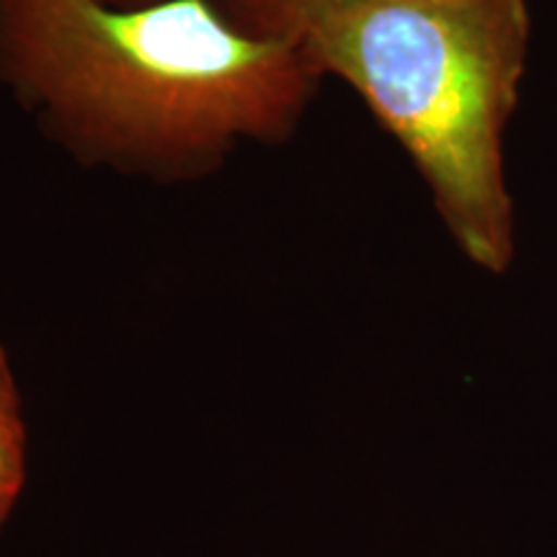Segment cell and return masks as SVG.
Masks as SVG:
<instances>
[{"mask_svg":"<svg viewBox=\"0 0 557 557\" xmlns=\"http://www.w3.org/2000/svg\"><path fill=\"white\" fill-rule=\"evenodd\" d=\"M529 0H323L299 47L354 86L426 178L480 269L513 261L504 129L529 52Z\"/></svg>","mask_w":557,"mask_h":557,"instance_id":"obj_2","label":"cell"},{"mask_svg":"<svg viewBox=\"0 0 557 557\" xmlns=\"http://www.w3.org/2000/svg\"><path fill=\"white\" fill-rule=\"evenodd\" d=\"M101 3L116 5V9H137V5H148V3H156V0H101Z\"/></svg>","mask_w":557,"mask_h":557,"instance_id":"obj_5","label":"cell"},{"mask_svg":"<svg viewBox=\"0 0 557 557\" xmlns=\"http://www.w3.org/2000/svg\"><path fill=\"white\" fill-rule=\"evenodd\" d=\"M212 3L230 24L250 37L299 45L312 11L323 0H212Z\"/></svg>","mask_w":557,"mask_h":557,"instance_id":"obj_3","label":"cell"},{"mask_svg":"<svg viewBox=\"0 0 557 557\" xmlns=\"http://www.w3.org/2000/svg\"><path fill=\"white\" fill-rule=\"evenodd\" d=\"M26 478V438L16 382L0 348V527L11 517Z\"/></svg>","mask_w":557,"mask_h":557,"instance_id":"obj_4","label":"cell"},{"mask_svg":"<svg viewBox=\"0 0 557 557\" xmlns=\"http://www.w3.org/2000/svg\"><path fill=\"white\" fill-rule=\"evenodd\" d=\"M0 75L73 148L158 173L284 139L320 81L302 47L250 37L212 0H0Z\"/></svg>","mask_w":557,"mask_h":557,"instance_id":"obj_1","label":"cell"}]
</instances>
